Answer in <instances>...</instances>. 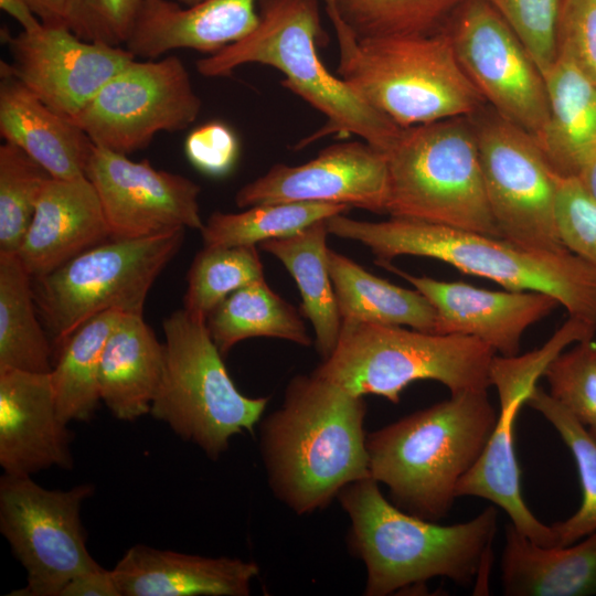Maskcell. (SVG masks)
I'll list each match as a JSON object with an SVG mask.
<instances>
[{"label":"cell","mask_w":596,"mask_h":596,"mask_svg":"<svg viewBox=\"0 0 596 596\" xmlns=\"http://www.w3.org/2000/svg\"><path fill=\"white\" fill-rule=\"evenodd\" d=\"M366 404L313 373L288 383L281 406L260 422L259 447L274 494L302 515L324 509L370 477Z\"/></svg>","instance_id":"obj_1"},{"label":"cell","mask_w":596,"mask_h":596,"mask_svg":"<svg viewBox=\"0 0 596 596\" xmlns=\"http://www.w3.org/2000/svg\"><path fill=\"white\" fill-rule=\"evenodd\" d=\"M327 227L329 234L369 247L379 265L402 255L435 258L508 290L550 295L570 317L596 328V267L571 251L540 252L503 237L398 216L369 222L341 213L328 217Z\"/></svg>","instance_id":"obj_2"},{"label":"cell","mask_w":596,"mask_h":596,"mask_svg":"<svg viewBox=\"0 0 596 596\" xmlns=\"http://www.w3.org/2000/svg\"><path fill=\"white\" fill-rule=\"evenodd\" d=\"M337 499L350 520L348 547L366 570V596L434 577L468 586L489 563L498 525L493 505L467 522L440 525L387 501L371 477L345 486Z\"/></svg>","instance_id":"obj_3"},{"label":"cell","mask_w":596,"mask_h":596,"mask_svg":"<svg viewBox=\"0 0 596 596\" xmlns=\"http://www.w3.org/2000/svg\"><path fill=\"white\" fill-rule=\"evenodd\" d=\"M498 413L488 391H465L366 434L370 477L391 502L437 522L449 513L461 478L475 466Z\"/></svg>","instance_id":"obj_4"},{"label":"cell","mask_w":596,"mask_h":596,"mask_svg":"<svg viewBox=\"0 0 596 596\" xmlns=\"http://www.w3.org/2000/svg\"><path fill=\"white\" fill-rule=\"evenodd\" d=\"M340 76L402 128L471 116L487 103L460 66L448 33L356 38L330 8Z\"/></svg>","instance_id":"obj_5"},{"label":"cell","mask_w":596,"mask_h":596,"mask_svg":"<svg viewBox=\"0 0 596 596\" xmlns=\"http://www.w3.org/2000/svg\"><path fill=\"white\" fill-rule=\"evenodd\" d=\"M259 22L245 38L196 61L204 77H226L258 63L281 72V85L326 116L320 134L360 137L386 152L402 127L364 102L340 76L330 73L317 51L322 36L318 0H260Z\"/></svg>","instance_id":"obj_6"},{"label":"cell","mask_w":596,"mask_h":596,"mask_svg":"<svg viewBox=\"0 0 596 596\" xmlns=\"http://www.w3.org/2000/svg\"><path fill=\"white\" fill-rule=\"evenodd\" d=\"M496 354L472 337L347 321L333 351L312 373L355 395L397 404L415 381L439 382L450 394L488 391Z\"/></svg>","instance_id":"obj_7"},{"label":"cell","mask_w":596,"mask_h":596,"mask_svg":"<svg viewBox=\"0 0 596 596\" xmlns=\"http://www.w3.org/2000/svg\"><path fill=\"white\" fill-rule=\"evenodd\" d=\"M385 153L387 214L501 237L470 116L402 128Z\"/></svg>","instance_id":"obj_8"},{"label":"cell","mask_w":596,"mask_h":596,"mask_svg":"<svg viewBox=\"0 0 596 596\" xmlns=\"http://www.w3.org/2000/svg\"><path fill=\"white\" fill-rule=\"evenodd\" d=\"M162 328L164 362L150 414L216 460L233 436L255 432L268 397H248L237 390L205 318L182 308Z\"/></svg>","instance_id":"obj_9"},{"label":"cell","mask_w":596,"mask_h":596,"mask_svg":"<svg viewBox=\"0 0 596 596\" xmlns=\"http://www.w3.org/2000/svg\"><path fill=\"white\" fill-rule=\"evenodd\" d=\"M185 230L140 238H108L49 274L33 291L53 349L85 321L109 310L143 316L148 292L182 246Z\"/></svg>","instance_id":"obj_10"},{"label":"cell","mask_w":596,"mask_h":596,"mask_svg":"<svg viewBox=\"0 0 596 596\" xmlns=\"http://www.w3.org/2000/svg\"><path fill=\"white\" fill-rule=\"evenodd\" d=\"M470 119L489 206L501 237L534 251L567 252L555 215L560 175L536 138L489 105Z\"/></svg>","instance_id":"obj_11"},{"label":"cell","mask_w":596,"mask_h":596,"mask_svg":"<svg viewBox=\"0 0 596 596\" xmlns=\"http://www.w3.org/2000/svg\"><path fill=\"white\" fill-rule=\"evenodd\" d=\"M92 485L49 490L31 476L0 479V531L26 571V585L12 596H60L75 576L99 564L86 546L81 507Z\"/></svg>","instance_id":"obj_12"},{"label":"cell","mask_w":596,"mask_h":596,"mask_svg":"<svg viewBox=\"0 0 596 596\" xmlns=\"http://www.w3.org/2000/svg\"><path fill=\"white\" fill-rule=\"evenodd\" d=\"M202 102L181 58H134L72 120L96 147L130 155L159 132L188 128Z\"/></svg>","instance_id":"obj_13"},{"label":"cell","mask_w":596,"mask_h":596,"mask_svg":"<svg viewBox=\"0 0 596 596\" xmlns=\"http://www.w3.org/2000/svg\"><path fill=\"white\" fill-rule=\"evenodd\" d=\"M443 29L487 105L539 136L549 119L545 78L502 17L483 0H465Z\"/></svg>","instance_id":"obj_14"},{"label":"cell","mask_w":596,"mask_h":596,"mask_svg":"<svg viewBox=\"0 0 596 596\" xmlns=\"http://www.w3.org/2000/svg\"><path fill=\"white\" fill-rule=\"evenodd\" d=\"M86 177L99 198L110 238H140L199 230L201 188L193 180L153 168L148 160L94 147Z\"/></svg>","instance_id":"obj_15"},{"label":"cell","mask_w":596,"mask_h":596,"mask_svg":"<svg viewBox=\"0 0 596 596\" xmlns=\"http://www.w3.org/2000/svg\"><path fill=\"white\" fill-rule=\"evenodd\" d=\"M12 62H0L55 111L75 117L96 93L136 58L125 46L85 41L66 25L42 24L11 35L2 30Z\"/></svg>","instance_id":"obj_16"},{"label":"cell","mask_w":596,"mask_h":596,"mask_svg":"<svg viewBox=\"0 0 596 596\" xmlns=\"http://www.w3.org/2000/svg\"><path fill=\"white\" fill-rule=\"evenodd\" d=\"M387 198L386 153L364 140H355L331 145L302 164L273 166L243 185L235 203L238 207H249L318 202L386 213Z\"/></svg>","instance_id":"obj_17"},{"label":"cell","mask_w":596,"mask_h":596,"mask_svg":"<svg viewBox=\"0 0 596 596\" xmlns=\"http://www.w3.org/2000/svg\"><path fill=\"white\" fill-rule=\"evenodd\" d=\"M490 379L499 393L500 412L483 453L459 481L457 497L489 500L503 509L510 523L531 541L541 546H555L552 525L542 523L523 500L514 449L515 417L539 375L523 361L494 355Z\"/></svg>","instance_id":"obj_18"},{"label":"cell","mask_w":596,"mask_h":596,"mask_svg":"<svg viewBox=\"0 0 596 596\" xmlns=\"http://www.w3.org/2000/svg\"><path fill=\"white\" fill-rule=\"evenodd\" d=\"M383 266L430 301L437 313L435 333L476 338L502 356L518 355L525 330L560 306L554 297L539 291H494Z\"/></svg>","instance_id":"obj_19"},{"label":"cell","mask_w":596,"mask_h":596,"mask_svg":"<svg viewBox=\"0 0 596 596\" xmlns=\"http://www.w3.org/2000/svg\"><path fill=\"white\" fill-rule=\"evenodd\" d=\"M72 434L57 413L50 373L0 369V465L31 476L71 469Z\"/></svg>","instance_id":"obj_20"},{"label":"cell","mask_w":596,"mask_h":596,"mask_svg":"<svg viewBox=\"0 0 596 596\" xmlns=\"http://www.w3.org/2000/svg\"><path fill=\"white\" fill-rule=\"evenodd\" d=\"M108 238L99 198L87 177L50 178L17 255L34 278Z\"/></svg>","instance_id":"obj_21"},{"label":"cell","mask_w":596,"mask_h":596,"mask_svg":"<svg viewBox=\"0 0 596 596\" xmlns=\"http://www.w3.org/2000/svg\"><path fill=\"white\" fill-rule=\"evenodd\" d=\"M253 561L207 557L137 544L111 570L120 596H247Z\"/></svg>","instance_id":"obj_22"},{"label":"cell","mask_w":596,"mask_h":596,"mask_svg":"<svg viewBox=\"0 0 596 596\" xmlns=\"http://www.w3.org/2000/svg\"><path fill=\"white\" fill-rule=\"evenodd\" d=\"M258 22V14L234 0H201L193 6L147 0L124 46L142 60L178 49L211 55L245 38Z\"/></svg>","instance_id":"obj_23"},{"label":"cell","mask_w":596,"mask_h":596,"mask_svg":"<svg viewBox=\"0 0 596 596\" xmlns=\"http://www.w3.org/2000/svg\"><path fill=\"white\" fill-rule=\"evenodd\" d=\"M0 135L52 178L86 177L95 145L71 118L55 111L0 66Z\"/></svg>","instance_id":"obj_24"},{"label":"cell","mask_w":596,"mask_h":596,"mask_svg":"<svg viewBox=\"0 0 596 596\" xmlns=\"http://www.w3.org/2000/svg\"><path fill=\"white\" fill-rule=\"evenodd\" d=\"M501 585L508 596L596 594V531L570 545L541 546L505 525Z\"/></svg>","instance_id":"obj_25"},{"label":"cell","mask_w":596,"mask_h":596,"mask_svg":"<svg viewBox=\"0 0 596 596\" xmlns=\"http://www.w3.org/2000/svg\"><path fill=\"white\" fill-rule=\"evenodd\" d=\"M163 362V343L145 322L143 316L124 313L102 353L100 401L121 421H135L150 414Z\"/></svg>","instance_id":"obj_26"},{"label":"cell","mask_w":596,"mask_h":596,"mask_svg":"<svg viewBox=\"0 0 596 596\" xmlns=\"http://www.w3.org/2000/svg\"><path fill=\"white\" fill-rule=\"evenodd\" d=\"M544 78L549 119L535 138L558 175L575 177L596 149V85L562 56Z\"/></svg>","instance_id":"obj_27"},{"label":"cell","mask_w":596,"mask_h":596,"mask_svg":"<svg viewBox=\"0 0 596 596\" xmlns=\"http://www.w3.org/2000/svg\"><path fill=\"white\" fill-rule=\"evenodd\" d=\"M328 265L342 322L407 326L435 333L436 310L417 289H406L374 276L330 248Z\"/></svg>","instance_id":"obj_28"},{"label":"cell","mask_w":596,"mask_h":596,"mask_svg":"<svg viewBox=\"0 0 596 596\" xmlns=\"http://www.w3.org/2000/svg\"><path fill=\"white\" fill-rule=\"evenodd\" d=\"M327 219L259 247L279 259L301 295V312L315 330V345L322 360L333 351L341 330L336 294L328 265Z\"/></svg>","instance_id":"obj_29"},{"label":"cell","mask_w":596,"mask_h":596,"mask_svg":"<svg viewBox=\"0 0 596 596\" xmlns=\"http://www.w3.org/2000/svg\"><path fill=\"white\" fill-rule=\"evenodd\" d=\"M206 326L223 356L242 340L256 337L284 339L304 347L311 344L300 313L265 278L230 294L207 315Z\"/></svg>","instance_id":"obj_30"},{"label":"cell","mask_w":596,"mask_h":596,"mask_svg":"<svg viewBox=\"0 0 596 596\" xmlns=\"http://www.w3.org/2000/svg\"><path fill=\"white\" fill-rule=\"evenodd\" d=\"M32 276L0 253V369L50 373L53 345L36 316Z\"/></svg>","instance_id":"obj_31"},{"label":"cell","mask_w":596,"mask_h":596,"mask_svg":"<svg viewBox=\"0 0 596 596\" xmlns=\"http://www.w3.org/2000/svg\"><path fill=\"white\" fill-rule=\"evenodd\" d=\"M123 315L109 310L88 319L57 349L50 376L57 413L66 424L93 417L100 401L102 353Z\"/></svg>","instance_id":"obj_32"},{"label":"cell","mask_w":596,"mask_h":596,"mask_svg":"<svg viewBox=\"0 0 596 596\" xmlns=\"http://www.w3.org/2000/svg\"><path fill=\"white\" fill-rule=\"evenodd\" d=\"M350 209L344 204L295 202L253 205L238 213L215 211L200 232L204 246H256Z\"/></svg>","instance_id":"obj_33"},{"label":"cell","mask_w":596,"mask_h":596,"mask_svg":"<svg viewBox=\"0 0 596 596\" xmlns=\"http://www.w3.org/2000/svg\"><path fill=\"white\" fill-rule=\"evenodd\" d=\"M557 430L577 466L582 502L575 513L552 528L556 545L573 544L596 531V438L567 409L535 385L525 400Z\"/></svg>","instance_id":"obj_34"},{"label":"cell","mask_w":596,"mask_h":596,"mask_svg":"<svg viewBox=\"0 0 596 596\" xmlns=\"http://www.w3.org/2000/svg\"><path fill=\"white\" fill-rule=\"evenodd\" d=\"M465 0H332L330 7L356 38L428 34L443 29Z\"/></svg>","instance_id":"obj_35"},{"label":"cell","mask_w":596,"mask_h":596,"mask_svg":"<svg viewBox=\"0 0 596 596\" xmlns=\"http://www.w3.org/2000/svg\"><path fill=\"white\" fill-rule=\"evenodd\" d=\"M264 278V267L255 245L204 246L189 273L183 308L205 318L230 294Z\"/></svg>","instance_id":"obj_36"},{"label":"cell","mask_w":596,"mask_h":596,"mask_svg":"<svg viewBox=\"0 0 596 596\" xmlns=\"http://www.w3.org/2000/svg\"><path fill=\"white\" fill-rule=\"evenodd\" d=\"M50 173L17 146H0V253L17 254Z\"/></svg>","instance_id":"obj_37"},{"label":"cell","mask_w":596,"mask_h":596,"mask_svg":"<svg viewBox=\"0 0 596 596\" xmlns=\"http://www.w3.org/2000/svg\"><path fill=\"white\" fill-rule=\"evenodd\" d=\"M543 376L549 394L596 438V343L581 341L561 352L546 365Z\"/></svg>","instance_id":"obj_38"},{"label":"cell","mask_w":596,"mask_h":596,"mask_svg":"<svg viewBox=\"0 0 596 596\" xmlns=\"http://www.w3.org/2000/svg\"><path fill=\"white\" fill-rule=\"evenodd\" d=\"M508 23L545 75L557 60L563 0H483Z\"/></svg>","instance_id":"obj_39"},{"label":"cell","mask_w":596,"mask_h":596,"mask_svg":"<svg viewBox=\"0 0 596 596\" xmlns=\"http://www.w3.org/2000/svg\"><path fill=\"white\" fill-rule=\"evenodd\" d=\"M147 0H70L65 25L78 38L124 46Z\"/></svg>","instance_id":"obj_40"},{"label":"cell","mask_w":596,"mask_h":596,"mask_svg":"<svg viewBox=\"0 0 596 596\" xmlns=\"http://www.w3.org/2000/svg\"><path fill=\"white\" fill-rule=\"evenodd\" d=\"M555 215L566 248L596 267V202L575 177H558Z\"/></svg>","instance_id":"obj_41"},{"label":"cell","mask_w":596,"mask_h":596,"mask_svg":"<svg viewBox=\"0 0 596 596\" xmlns=\"http://www.w3.org/2000/svg\"><path fill=\"white\" fill-rule=\"evenodd\" d=\"M557 51L596 85V0H563Z\"/></svg>","instance_id":"obj_42"},{"label":"cell","mask_w":596,"mask_h":596,"mask_svg":"<svg viewBox=\"0 0 596 596\" xmlns=\"http://www.w3.org/2000/svg\"><path fill=\"white\" fill-rule=\"evenodd\" d=\"M189 162L205 175L228 174L240 156V140L225 123L212 120L193 129L184 141Z\"/></svg>","instance_id":"obj_43"},{"label":"cell","mask_w":596,"mask_h":596,"mask_svg":"<svg viewBox=\"0 0 596 596\" xmlns=\"http://www.w3.org/2000/svg\"><path fill=\"white\" fill-rule=\"evenodd\" d=\"M60 596H120L111 570L100 565L72 578Z\"/></svg>","instance_id":"obj_44"},{"label":"cell","mask_w":596,"mask_h":596,"mask_svg":"<svg viewBox=\"0 0 596 596\" xmlns=\"http://www.w3.org/2000/svg\"><path fill=\"white\" fill-rule=\"evenodd\" d=\"M35 15L45 25H65L70 0H26Z\"/></svg>","instance_id":"obj_45"},{"label":"cell","mask_w":596,"mask_h":596,"mask_svg":"<svg viewBox=\"0 0 596 596\" xmlns=\"http://www.w3.org/2000/svg\"><path fill=\"white\" fill-rule=\"evenodd\" d=\"M0 8L22 26V31H35L43 24L26 0H0Z\"/></svg>","instance_id":"obj_46"},{"label":"cell","mask_w":596,"mask_h":596,"mask_svg":"<svg viewBox=\"0 0 596 596\" xmlns=\"http://www.w3.org/2000/svg\"><path fill=\"white\" fill-rule=\"evenodd\" d=\"M575 178L585 192L596 202V149L582 163Z\"/></svg>","instance_id":"obj_47"},{"label":"cell","mask_w":596,"mask_h":596,"mask_svg":"<svg viewBox=\"0 0 596 596\" xmlns=\"http://www.w3.org/2000/svg\"><path fill=\"white\" fill-rule=\"evenodd\" d=\"M201 0H179V2L183 6H193L198 2H200Z\"/></svg>","instance_id":"obj_48"}]
</instances>
